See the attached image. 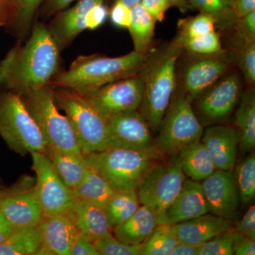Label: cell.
<instances>
[{"mask_svg": "<svg viewBox=\"0 0 255 255\" xmlns=\"http://www.w3.org/2000/svg\"><path fill=\"white\" fill-rule=\"evenodd\" d=\"M241 234L236 230L221 233L199 247V255H233V247Z\"/></svg>", "mask_w": 255, "mask_h": 255, "instance_id": "36", "label": "cell"}, {"mask_svg": "<svg viewBox=\"0 0 255 255\" xmlns=\"http://www.w3.org/2000/svg\"><path fill=\"white\" fill-rule=\"evenodd\" d=\"M140 205L136 191H116L105 208L112 229L127 221Z\"/></svg>", "mask_w": 255, "mask_h": 255, "instance_id": "30", "label": "cell"}, {"mask_svg": "<svg viewBox=\"0 0 255 255\" xmlns=\"http://www.w3.org/2000/svg\"><path fill=\"white\" fill-rule=\"evenodd\" d=\"M182 46L178 38L168 47L151 56L140 72L143 94L138 111L151 130L157 131L172 100L176 88V65Z\"/></svg>", "mask_w": 255, "mask_h": 255, "instance_id": "3", "label": "cell"}, {"mask_svg": "<svg viewBox=\"0 0 255 255\" xmlns=\"http://www.w3.org/2000/svg\"><path fill=\"white\" fill-rule=\"evenodd\" d=\"M238 63L242 73L250 87L255 83V41L245 42L239 40Z\"/></svg>", "mask_w": 255, "mask_h": 255, "instance_id": "38", "label": "cell"}, {"mask_svg": "<svg viewBox=\"0 0 255 255\" xmlns=\"http://www.w3.org/2000/svg\"><path fill=\"white\" fill-rule=\"evenodd\" d=\"M169 6L177 8L181 12L184 14L189 9H192L189 0H168Z\"/></svg>", "mask_w": 255, "mask_h": 255, "instance_id": "51", "label": "cell"}, {"mask_svg": "<svg viewBox=\"0 0 255 255\" xmlns=\"http://www.w3.org/2000/svg\"><path fill=\"white\" fill-rule=\"evenodd\" d=\"M235 28L238 39L246 42L255 41V11L238 18Z\"/></svg>", "mask_w": 255, "mask_h": 255, "instance_id": "40", "label": "cell"}, {"mask_svg": "<svg viewBox=\"0 0 255 255\" xmlns=\"http://www.w3.org/2000/svg\"><path fill=\"white\" fill-rule=\"evenodd\" d=\"M155 52H137L119 57L100 55L80 56L66 71L55 75L48 85L73 90L82 95L92 93L112 82L138 75Z\"/></svg>", "mask_w": 255, "mask_h": 255, "instance_id": "2", "label": "cell"}, {"mask_svg": "<svg viewBox=\"0 0 255 255\" xmlns=\"http://www.w3.org/2000/svg\"><path fill=\"white\" fill-rule=\"evenodd\" d=\"M103 3L104 0H80L73 7L58 15L48 30L60 50L86 29L87 13L96 5Z\"/></svg>", "mask_w": 255, "mask_h": 255, "instance_id": "20", "label": "cell"}, {"mask_svg": "<svg viewBox=\"0 0 255 255\" xmlns=\"http://www.w3.org/2000/svg\"><path fill=\"white\" fill-rule=\"evenodd\" d=\"M233 253L236 255H255V239L242 236L235 243Z\"/></svg>", "mask_w": 255, "mask_h": 255, "instance_id": "46", "label": "cell"}, {"mask_svg": "<svg viewBox=\"0 0 255 255\" xmlns=\"http://www.w3.org/2000/svg\"><path fill=\"white\" fill-rule=\"evenodd\" d=\"M204 128L185 94L171 101L157 129L156 146L164 155L178 154L186 146L200 140Z\"/></svg>", "mask_w": 255, "mask_h": 255, "instance_id": "8", "label": "cell"}, {"mask_svg": "<svg viewBox=\"0 0 255 255\" xmlns=\"http://www.w3.org/2000/svg\"><path fill=\"white\" fill-rule=\"evenodd\" d=\"M100 255H140L142 244H128L112 233L94 241Z\"/></svg>", "mask_w": 255, "mask_h": 255, "instance_id": "37", "label": "cell"}, {"mask_svg": "<svg viewBox=\"0 0 255 255\" xmlns=\"http://www.w3.org/2000/svg\"><path fill=\"white\" fill-rule=\"evenodd\" d=\"M209 213L201 182L187 179L179 194L159 218L160 223L174 225Z\"/></svg>", "mask_w": 255, "mask_h": 255, "instance_id": "16", "label": "cell"}, {"mask_svg": "<svg viewBox=\"0 0 255 255\" xmlns=\"http://www.w3.org/2000/svg\"><path fill=\"white\" fill-rule=\"evenodd\" d=\"M32 169L36 173L35 194L42 216L70 212L75 204L73 191L58 177L44 152H31Z\"/></svg>", "mask_w": 255, "mask_h": 255, "instance_id": "10", "label": "cell"}, {"mask_svg": "<svg viewBox=\"0 0 255 255\" xmlns=\"http://www.w3.org/2000/svg\"><path fill=\"white\" fill-rule=\"evenodd\" d=\"M111 21L119 28H128L131 20V8L115 1L110 13Z\"/></svg>", "mask_w": 255, "mask_h": 255, "instance_id": "42", "label": "cell"}, {"mask_svg": "<svg viewBox=\"0 0 255 255\" xmlns=\"http://www.w3.org/2000/svg\"><path fill=\"white\" fill-rule=\"evenodd\" d=\"M37 226L41 240L37 255H70L72 246L79 233L72 211L65 214L42 216Z\"/></svg>", "mask_w": 255, "mask_h": 255, "instance_id": "15", "label": "cell"}, {"mask_svg": "<svg viewBox=\"0 0 255 255\" xmlns=\"http://www.w3.org/2000/svg\"><path fill=\"white\" fill-rule=\"evenodd\" d=\"M162 155L157 147L148 150L108 147L85 158L114 190L136 191L146 175L160 162Z\"/></svg>", "mask_w": 255, "mask_h": 255, "instance_id": "4", "label": "cell"}, {"mask_svg": "<svg viewBox=\"0 0 255 255\" xmlns=\"http://www.w3.org/2000/svg\"><path fill=\"white\" fill-rule=\"evenodd\" d=\"M115 1H119L122 4H125L128 7L132 8L135 4L140 2V0H115Z\"/></svg>", "mask_w": 255, "mask_h": 255, "instance_id": "52", "label": "cell"}, {"mask_svg": "<svg viewBox=\"0 0 255 255\" xmlns=\"http://www.w3.org/2000/svg\"><path fill=\"white\" fill-rule=\"evenodd\" d=\"M226 1H227L228 4L231 5V6H232L235 0H226Z\"/></svg>", "mask_w": 255, "mask_h": 255, "instance_id": "53", "label": "cell"}, {"mask_svg": "<svg viewBox=\"0 0 255 255\" xmlns=\"http://www.w3.org/2000/svg\"><path fill=\"white\" fill-rule=\"evenodd\" d=\"M75 0H48L44 6L43 14L51 16L66 9Z\"/></svg>", "mask_w": 255, "mask_h": 255, "instance_id": "47", "label": "cell"}, {"mask_svg": "<svg viewBox=\"0 0 255 255\" xmlns=\"http://www.w3.org/2000/svg\"><path fill=\"white\" fill-rule=\"evenodd\" d=\"M156 19L147 11L141 3L131 8V20L128 29L130 32L134 50L147 52L151 50V44L155 35Z\"/></svg>", "mask_w": 255, "mask_h": 255, "instance_id": "28", "label": "cell"}, {"mask_svg": "<svg viewBox=\"0 0 255 255\" xmlns=\"http://www.w3.org/2000/svg\"><path fill=\"white\" fill-rule=\"evenodd\" d=\"M242 81L237 73L228 74L197 97L198 112L208 122L227 119L241 97Z\"/></svg>", "mask_w": 255, "mask_h": 255, "instance_id": "13", "label": "cell"}, {"mask_svg": "<svg viewBox=\"0 0 255 255\" xmlns=\"http://www.w3.org/2000/svg\"><path fill=\"white\" fill-rule=\"evenodd\" d=\"M15 228L16 227L11 225L4 215L0 212V245L7 239Z\"/></svg>", "mask_w": 255, "mask_h": 255, "instance_id": "50", "label": "cell"}, {"mask_svg": "<svg viewBox=\"0 0 255 255\" xmlns=\"http://www.w3.org/2000/svg\"><path fill=\"white\" fill-rule=\"evenodd\" d=\"M72 213L78 232L93 241L110 234L112 231L105 209L102 206L86 201L76 200Z\"/></svg>", "mask_w": 255, "mask_h": 255, "instance_id": "23", "label": "cell"}, {"mask_svg": "<svg viewBox=\"0 0 255 255\" xmlns=\"http://www.w3.org/2000/svg\"><path fill=\"white\" fill-rule=\"evenodd\" d=\"M178 39L183 49L194 54L202 56L224 54L219 35L215 31L194 38Z\"/></svg>", "mask_w": 255, "mask_h": 255, "instance_id": "34", "label": "cell"}, {"mask_svg": "<svg viewBox=\"0 0 255 255\" xmlns=\"http://www.w3.org/2000/svg\"><path fill=\"white\" fill-rule=\"evenodd\" d=\"M115 191L105 178L88 164L83 179L73 193L76 200L88 201L105 209Z\"/></svg>", "mask_w": 255, "mask_h": 255, "instance_id": "27", "label": "cell"}, {"mask_svg": "<svg viewBox=\"0 0 255 255\" xmlns=\"http://www.w3.org/2000/svg\"><path fill=\"white\" fill-rule=\"evenodd\" d=\"M236 112V130L239 136V149L243 153L254 150L255 146V93L250 87L241 97Z\"/></svg>", "mask_w": 255, "mask_h": 255, "instance_id": "26", "label": "cell"}, {"mask_svg": "<svg viewBox=\"0 0 255 255\" xmlns=\"http://www.w3.org/2000/svg\"><path fill=\"white\" fill-rule=\"evenodd\" d=\"M178 27L179 33L177 38L182 40L215 31L216 22L209 15L200 13L196 16L179 20Z\"/></svg>", "mask_w": 255, "mask_h": 255, "instance_id": "35", "label": "cell"}, {"mask_svg": "<svg viewBox=\"0 0 255 255\" xmlns=\"http://www.w3.org/2000/svg\"><path fill=\"white\" fill-rule=\"evenodd\" d=\"M233 171L241 202L243 205H249L255 198V151H252L250 155L236 164Z\"/></svg>", "mask_w": 255, "mask_h": 255, "instance_id": "33", "label": "cell"}, {"mask_svg": "<svg viewBox=\"0 0 255 255\" xmlns=\"http://www.w3.org/2000/svg\"><path fill=\"white\" fill-rule=\"evenodd\" d=\"M41 243V235L37 225L16 228L0 245V255H37Z\"/></svg>", "mask_w": 255, "mask_h": 255, "instance_id": "29", "label": "cell"}, {"mask_svg": "<svg viewBox=\"0 0 255 255\" xmlns=\"http://www.w3.org/2000/svg\"><path fill=\"white\" fill-rule=\"evenodd\" d=\"M232 8L238 18L242 17L255 11V0H235Z\"/></svg>", "mask_w": 255, "mask_h": 255, "instance_id": "48", "label": "cell"}, {"mask_svg": "<svg viewBox=\"0 0 255 255\" xmlns=\"http://www.w3.org/2000/svg\"><path fill=\"white\" fill-rule=\"evenodd\" d=\"M44 153L58 177L73 191L81 182L88 167L85 156L63 152L49 145L46 146Z\"/></svg>", "mask_w": 255, "mask_h": 255, "instance_id": "24", "label": "cell"}, {"mask_svg": "<svg viewBox=\"0 0 255 255\" xmlns=\"http://www.w3.org/2000/svg\"><path fill=\"white\" fill-rule=\"evenodd\" d=\"M70 255H100L91 238L79 232L74 241Z\"/></svg>", "mask_w": 255, "mask_h": 255, "instance_id": "43", "label": "cell"}, {"mask_svg": "<svg viewBox=\"0 0 255 255\" xmlns=\"http://www.w3.org/2000/svg\"><path fill=\"white\" fill-rule=\"evenodd\" d=\"M192 9L214 18L216 26L223 30L235 28L238 16L226 0H189Z\"/></svg>", "mask_w": 255, "mask_h": 255, "instance_id": "31", "label": "cell"}, {"mask_svg": "<svg viewBox=\"0 0 255 255\" xmlns=\"http://www.w3.org/2000/svg\"><path fill=\"white\" fill-rule=\"evenodd\" d=\"M19 96L39 128L47 145L68 153L83 155L71 123L58 110L49 85Z\"/></svg>", "mask_w": 255, "mask_h": 255, "instance_id": "6", "label": "cell"}, {"mask_svg": "<svg viewBox=\"0 0 255 255\" xmlns=\"http://www.w3.org/2000/svg\"><path fill=\"white\" fill-rule=\"evenodd\" d=\"M43 0H16V21L24 28L31 24L33 15Z\"/></svg>", "mask_w": 255, "mask_h": 255, "instance_id": "39", "label": "cell"}, {"mask_svg": "<svg viewBox=\"0 0 255 255\" xmlns=\"http://www.w3.org/2000/svg\"><path fill=\"white\" fill-rule=\"evenodd\" d=\"M51 88L55 103L71 123L82 153L87 156L108 148L107 122L88 100L68 89Z\"/></svg>", "mask_w": 255, "mask_h": 255, "instance_id": "5", "label": "cell"}, {"mask_svg": "<svg viewBox=\"0 0 255 255\" xmlns=\"http://www.w3.org/2000/svg\"><path fill=\"white\" fill-rule=\"evenodd\" d=\"M199 247L190 243L179 242L171 252L170 255H199Z\"/></svg>", "mask_w": 255, "mask_h": 255, "instance_id": "49", "label": "cell"}, {"mask_svg": "<svg viewBox=\"0 0 255 255\" xmlns=\"http://www.w3.org/2000/svg\"><path fill=\"white\" fill-rule=\"evenodd\" d=\"M234 230L244 237L255 239V206L252 204L242 219L234 226Z\"/></svg>", "mask_w": 255, "mask_h": 255, "instance_id": "41", "label": "cell"}, {"mask_svg": "<svg viewBox=\"0 0 255 255\" xmlns=\"http://www.w3.org/2000/svg\"><path fill=\"white\" fill-rule=\"evenodd\" d=\"M140 3L156 21H163L166 11L169 9L168 0H140Z\"/></svg>", "mask_w": 255, "mask_h": 255, "instance_id": "45", "label": "cell"}, {"mask_svg": "<svg viewBox=\"0 0 255 255\" xmlns=\"http://www.w3.org/2000/svg\"><path fill=\"white\" fill-rule=\"evenodd\" d=\"M108 16V10L104 4L96 5L87 14L85 18L86 29L95 30L102 26Z\"/></svg>", "mask_w": 255, "mask_h": 255, "instance_id": "44", "label": "cell"}, {"mask_svg": "<svg viewBox=\"0 0 255 255\" xmlns=\"http://www.w3.org/2000/svg\"><path fill=\"white\" fill-rule=\"evenodd\" d=\"M177 155L183 172L191 180L201 182L217 169L201 140L186 146Z\"/></svg>", "mask_w": 255, "mask_h": 255, "instance_id": "25", "label": "cell"}, {"mask_svg": "<svg viewBox=\"0 0 255 255\" xmlns=\"http://www.w3.org/2000/svg\"><path fill=\"white\" fill-rule=\"evenodd\" d=\"M142 94L143 82L139 73L83 96L108 122L119 114L138 110Z\"/></svg>", "mask_w": 255, "mask_h": 255, "instance_id": "11", "label": "cell"}, {"mask_svg": "<svg viewBox=\"0 0 255 255\" xmlns=\"http://www.w3.org/2000/svg\"><path fill=\"white\" fill-rule=\"evenodd\" d=\"M0 212L14 227L36 226L42 217L34 189L0 191Z\"/></svg>", "mask_w": 255, "mask_h": 255, "instance_id": "17", "label": "cell"}, {"mask_svg": "<svg viewBox=\"0 0 255 255\" xmlns=\"http://www.w3.org/2000/svg\"><path fill=\"white\" fill-rule=\"evenodd\" d=\"M201 141L206 146L216 169L233 170L237 163L239 136L229 126L216 125L203 132Z\"/></svg>", "mask_w": 255, "mask_h": 255, "instance_id": "19", "label": "cell"}, {"mask_svg": "<svg viewBox=\"0 0 255 255\" xmlns=\"http://www.w3.org/2000/svg\"><path fill=\"white\" fill-rule=\"evenodd\" d=\"M168 162H159L144 178L136 193L140 205L152 210L159 218L172 204L186 180L177 154Z\"/></svg>", "mask_w": 255, "mask_h": 255, "instance_id": "9", "label": "cell"}, {"mask_svg": "<svg viewBox=\"0 0 255 255\" xmlns=\"http://www.w3.org/2000/svg\"><path fill=\"white\" fill-rule=\"evenodd\" d=\"M229 62L223 54L204 56L186 69L184 87L188 98L196 99L214 85L228 70Z\"/></svg>", "mask_w": 255, "mask_h": 255, "instance_id": "18", "label": "cell"}, {"mask_svg": "<svg viewBox=\"0 0 255 255\" xmlns=\"http://www.w3.org/2000/svg\"><path fill=\"white\" fill-rule=\"evenodd\" d=\"M179 242L174 226L160 223L142 243L140 255H170Z\"/></svg>", "mask_w": 255, "mask_h": 255, "instance_id": "32", "label": "cell"}, {"mask_svg": "<svg viewBox=\"0 0 255 255\" xmlns=\"http://www.w3.org/2000/svg\"><path fill=\"white\" fill-rule=\"evenodd\" d=\"M159 216L154 211L140 205L127 221L112 228L114 236L128 244H142L157 225Z\"/></svg>", "mask_w": 255, "mask_h": 255, "instance_id": "22", "label": "cell"}, {"mask_svg": "<svg viewBox=\"0 0 255 255\" xmlns=\"http://www.w3.org/2000/svg\"><path fill=\"white\" fill-rule=\"evenodd\" d=\"M152 130L137 110L119 114L107 122L108 147L148 150L155 148Z\"/></svg>", "mask_w": 255, "mask_h": 255, "instance_id": "12", "label": "cell"}, {"mask_svg": "<svg viewBox=\"0 0 255 255\" xmlns=\"http://www.w3.org/2000/svg\"><path fill=\"white\" fill-rule=\"evenodd\" d=\"M59 64V47L48 28L37 23L26 43L0 63V87L21 95L47 86L58 74Z\"/></svg>", "mask_w": 255, "mask_h": 255, "instance_id": "1", "label": "cell"}, {"mask_svg": "<svg viewBox=\"0 0 255 255\" xmlns=\"http://www.w3.org/2000/svg\"><path fill=\"white\" fill-rule=\"evenodd\" d=\"M0 136L21 156L46 150V140L22 99L5 90L0 92Z\"/></svg>", "mask_w": 255, "mask_h": 255, "instance_id": "7", "label": "cell"}, {"mask_svg": "<svg viewBox=\"0 0 255 255\" xmlns=\"http://www.w3.org/2000/svg\"><path fill=\"white\" fill-rule=\"evenodd\" d=\"M174 226L179 242L198 246L218 235L234 229L233 221L209 213Z\"/></svg>", "mask_w": 255, "mask_h": 255, "instance_id": "21", "label": "cell"}, {"mask_svg": "<svg viewBox=\"0 0 255 255\" xmlns=\"http://www.w3.org/2000/svg\"><path fill=\"white\" fill-rule=\"evenodd\" d=\"M209 213L233 221L241 204L234 171L216 169L201 183Z\"/></svg>", "mask_w": 255, "mask_h": 255, "instance_id": "14", "label": "cell"}]
</instances>
